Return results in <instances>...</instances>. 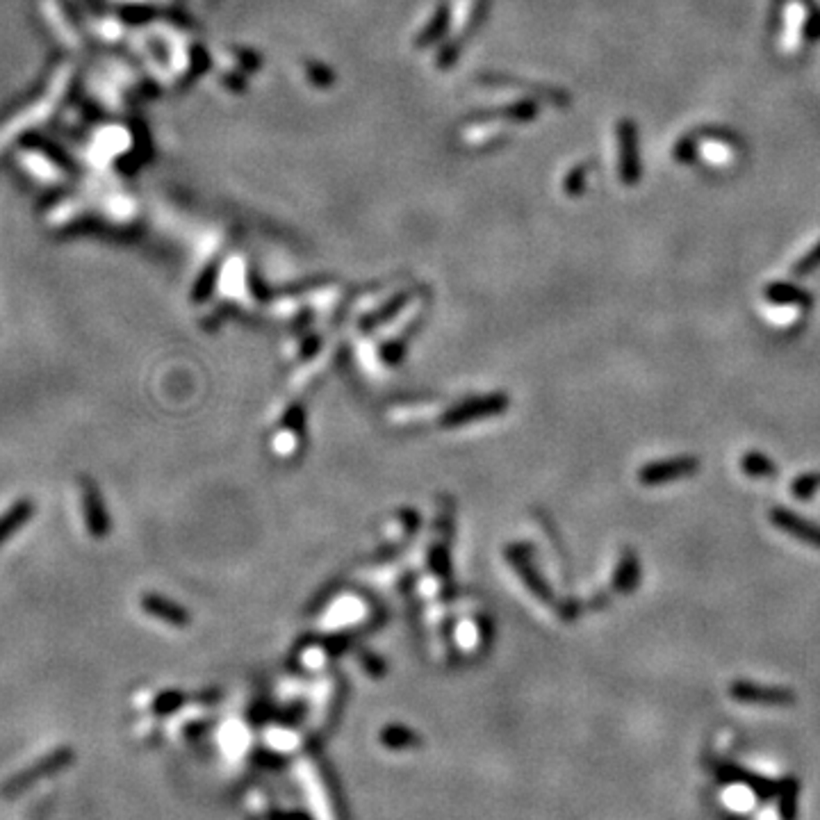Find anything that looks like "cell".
<instances>
[{
    "instance_id": "obj_1",
    "label": "cell",
    "mask_w": 820,
    "mask_h": 820,
    "mask_svg": "<svg viewBox=\"0 0 820 820\" xmlns=\"http://www.w3.org/2000/svg\"><path fill=\"white\" fill-rule=\"evenodd\" d=\"M73 759H75V755L69 750V747H60V750L50 752V755H46L44 759L35 761L30 768H25V771L12 775L10 780L5 782V786H3V796L5 798L23 796L25 790H30L37 782L46 780V777L57 775V773H62L64 768H69Z\"/></svg>"
},
{
    "instance_id": "obj_2",
    "label": "cell",
    "mask_w": 820,
    "mask_h": 820,
    "mask_svg": "<svg viewBox=\"0 0 820 820\" xmlns=\"http://www.w3.org/2000/svg\"><path fill=\"white\" fill-rule=\"evenodd\" d=\"M697 470H700V458L697 456H677V458L652 460V463H647V466L638 470V481L647 485V488H656V485L696 476Z\"/></svg>"
},
{
    "instance_id": "obj_3",
    "label": "cell",
    "mask_w": 820,
    "mask_h": 820,
    "mask_svg": "<svg viewBox=\"0 0 820 820\" xmlns=\"http://www.w3.org/2000/svg\"><path fill=\"white\" fill-rule=\"evenodd\" d=\"M731 700L740 705H761V706H789L796 705L798 696L784 686H765L756 681L736 679L730 686Z\"/></svg>"
},
{
    "instance_id": "obj_4",
    "label": "cell",
    "mask_w": 820,
    "mask_h": 820,
    "mask_svg": "<svg viewBox=\"0 0 820 820\" xmlns=\"http://www.w3.org/2000/svg\"><path fill=\"white\" fill-rule=\"evenodd\" d=\"M773 525L777 526L784 534L793 535L796 541L807 542L814 550H820V525L814 520H807V517L798 516L796 510L784 508V506H773L771 513H768Z\"/></svg>"
},
{
    "instance_id": "obj_5",
    "label": "cell",
    "mask_w": 820,
    "mask_h": 820,
    "mask_svg": "<svg viewBox=\"0 0 820 820\" xmlns=\"http://www.w3.org/2000/svg\"><path fill=\"white\" fill-rule=\"evenodd\" d=\"M82 508H85L87 531H90L94 538H103V535L110 531V520H107L106 506H103V500H100V495H98V491H96L94 483H85Z\"/></svg>"
},
{
    "instance_id": "obj_6",
    "label": "cell",
    "mask_w": 820,
    "mask_h": 820,
    "mask_svg": "<svg viewBox=\"0 0 820 820\" xmlns=\"http://www.w3.org/2000/svg\"><path fill=\"white\" fill-rule=\"evenodd\" d=\"M640 584V559L631 550L622 551L618 568L613 575V591L620 595H629Z\"/></svg>"
},
{
    "instance_id": "obj_7",
    "label": "cell",
    "mask_w": 820,
    "mask_h": 820,
    "mask_svg": "<svg viewBox=\"0 0 820 820\" xmlns=\"http://www.w3.org/2000/svg\"><path fill=\"white\" fill-rule=\"evenodd\" d=\"M32 513H35V504L32 500H19L10 506V508L0 516V547L5 545L10 541L12 535L25 525V522L30 520Z\"/></svg>"
},
{
    "instance_id": "obj_8",
    "label": "cell",
    "mask_w": 820,
    "mask_h": 820,
    "mask_svg": "<svg viewBox=\"0 0 820 820\" xmlns=\"http://www.w3.org/2000/svg\"><path fill=\"white\" fill-rule=\"evenodd\" d=\"M765 299L775 305H800V308H809L811 295L802 287L793 286V283H773L765 287Z\"/></svg>"
},
{
    "instance_id": "obj_9",
    "label": "cell",
    "mask_w": 820,
    "mask_h": 820,
    "mask_svg": "<svg viewBox=\"0 0 820 820\" xmlns=\"http://www.w3.org/2000/svg\"><path fill=\"white\" fill-rule=\"evenodd\" d=\"M740 470L746 472L750 479H775L777 466L771 456L761 454V451H746L740 456Z\"/></svg>"
},
{
    "instance_id": "obj_10",
    "label": "cell",
    "mask_w": 820,
    "mask_h": 820,
    "mask_svg": "<svg viewBox=\"0 0 820 820\" xmlns=\"http://www.w3.org/2000/svg\"><path fill=\"white\" fill-rule=\"evenodd\" d=\"M620 165H622V174H625L627 181H634L636 171H638V165H636V144H634V131H631V125L625 124L620 128Z\"/></svg>"
},
{
    "instance_id": "obj_11",
    "label": "cell",
    "mask_w": 820,
    "mask_h": 820,
    "mask_svg": "<svg viewBox=\"0 0 820 820\" xmlns=\"http://www.w3.org/2000/svg\"><path fill=\"white\" fill-rule=\"evenodd\" d=\"M818 491H820V472L800 474L796 481H793V483H790V492H793V497L800 501H809Z\"/></svg>"
},
{
    "instance_id": "obj_12",
    "label": "cell",
    "mask_w": 820,
    "mask_h": 820,
    "mask_svg": "<svg viewBox=\"0 0 820 820\" xmlns=\"http://www.w3.org/2000/svg\"><path fill=\"white\" fill-rule=\"evenodd\" d=\"M820 267V242L809 251L807 255H802L800 261L793 265V276L802 278V276H809L811 271H816Z\"/></svg>"
},
{
    "instance_id": "obj_13",
    "label": "cell",
    "mask_w": 820,
    "mask_h": 820,
    "mask_svg": "<svg viewBox=\"0 0 820 820\" xmlns=\"http://www.w3.org/2000/svg\"><path fill=\"white\" fill-rule=\"evenodd\" d=\"M383 740H386L390 747L399 750V746L404 747V746H413V743H417V736H413L410 731L395 730V731H386V734H383Z\"/></svg>"
}]
</instances>
